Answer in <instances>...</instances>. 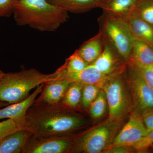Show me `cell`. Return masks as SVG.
Here are the masks:
<instances>
[{"label":"cell","mask_w":153,"mask_h":153,"mask_svg":"<svg viewBox=\"0 0 153 153\" xmlns=\"http://www.w3.org/2000/svg\"><path fill=\"white\" fill-rule=\"evenodd\" d=\"M19 26H29L40 32H55L68 19V12L47 0H20L13 12Z\"/></svg>","instance_id":"6da1fadb"},{"label":"cell","mask_w":153,"mask_h":153,"mask_svg":"<svg viewBox=\"0 0 153 153\" xmlns=\"http://www.w3.org/2000/svg\"><path fill=\"white\" fill-rule=\"evenodd\" d=\"M86 121L77 115L63 111L55 105L38 109L26 115V126L33 134L63 135L85 126Z\"/></svg>","instance_id":"7a4b0ae2"},{"label":"cell","mask_w":153,"mask_h":153,"mask_svg":"<svg viewBox=\"0 0 153 153\" xmlns=\"http://www.w3.org/2000/svg\"><path fill=\"white\" fill-rule=\"evenodd\" d=\"M57 78L55 71L44 74L33 68L4 73L0 80V101L10 104L22 101L27 97L32 89Z\"/></svg>","instance_id":"3957f363"},{"label":"cell","mask_w":153,"mask_h":153,"mask_svg":"<svg viewBox=\"0 0 153 153\" xmlns=\"http://www.w3.org/2000/svg\"><path fill=\"white\" fill-rule=\"evenodd\" d=\"M98 21L99 33L127 63L135 39L127 19L103 12Z\"/></svg>","instance_id":"277c9868"},{"label":"cell","mask_w":153,"mask_h":153,"mask_svg":"<svg viewBox=\"0 0 153 153\" xmlns=\"http://www.w3.org/2000/svg\"><path fill=\"white\" fill-rule=\"evenodd\" d=\"M123 74L111 76L102 88L108 106V120L110 121L121 123L133 109L131 96Z\"/></svg>","instance_id":"5b68a950"},{"label":"cell","mask_w":153,"mask_h":153,"mask_svg":"<svg viewBox=\"0 0 153 153\" xmlns=\"http://www.w3.org/2000/svg\"><path fill=\"white\" fill-rule=\"evenodd\" d=\"M120 123L107 120L82 135L74 147L78 153H99L111 145L120 127Z\"/></svg>","instance_id":"8992f818"},{"label":"cell","mask_w":153,"mask_h":153,"mask_svg":"<svg viewBox=\"0 0 153 153\" xmlns=\"http://www.w3.org/2000/svg\"><path fill=\"white\" fill-rule=\"evenodd\" d=\"M124 76L131 96L134 112L142 116L153 110V89L127 64Z\"/></svg>","instance_id":"52a82bcc"},{"label":"cell","mask_w":153,"mask_h":153,"mask_svg":"<svg viewBox=\"0 0 153 153\" xmlns=\"http://www.w3.org/2000/svg\"><path fill=\"white\" fill-rule=\"evenodd\" d=\"M69 138L59 135L40 136L32 134L22 153H63L71 148Z\"/></svg>","instance_id":"ba28073f"},{"label":"cell","mask_w":153,"mask_h":153,"mask_svg":"<svg viewBox=\"0 0 153 153\" xmlns=\"http://www.w3.org/2000/svg\"><path fill=\"white\" fill-rule=\"evenodd\" d=\"M130 114L128 121L115 137L107 149L118 146H131L149 132L145 126L141 116L134 111Z\"/></svg>","instance_id":"9c48e42d"},{"label":"cell","mask_w":153,"mask_h":153,"mask_svg":"<svg viewBox=\"0 0 153 153\" xmlns=\"http://www.w3.org/2000/svg\"><path fill=\"white\" fill-rule=\"evenodd\" d=\"M105 40L103 51L92 64L99 71L106 76H112L123 73L127 66L126 62L112 44Z\"/></svg>","instance_id":"30bf717a"},{"label":"cell","mask_w":153,"mask_h":153,"mask_svg":"<svg viewBox=\"0 0 153 153\" xmlns=\"http://www.w3.org/2000/svg\"><path fill=\"white\" fill-rule=\"evenodd\" d=\"M111 76L101 73L91 64L79 72L59 75L58 79H67L70 82H76L82 85L88 84L96 85L102 89Z\"/></svg>","instance_id":"8fae6325"},{"label":"cell","mask_w":153,"mask_h":153,"mask_svg":"<svg viewBox=\"0 0 153 153\" xmlns=\"http://www.w3.org/2000/svg\"><path fill=\"white\" fill-rule=\"evenodd\" d=\"M32 132L26 128L12 132L0 138V153H22Z\"/></svg>","instance_id":"7c38bea8"},{"label":"cell","mask_w":153,"mask_h":153,"mask_svg":"<svg viewBox=\"0 0 153 153\" xmlns=\"http://www.w3.org/2000/svg\"><path fill=\"white\" fill-rule=\"evenodd\" d=\"M44 85V83L36 88L32 94L22 101L0 109V120L26 117L28 109L33 105L38 94L42 91Z\"/></svg>","instance_id":"4fadbf2b"},{"label":"cell","mask_w":153,"mask_h":153,"mask_svg":"<svg viewBox=\"0 0 153 153\" xmlns=\"http://www.w3.org/2000/svg\"><path fill=\"white\" fill-rule=\"evenodd\" d=\"M105 43V39L99 33L84 42L75 51L88 64H92L101 54Z\"/></svg>","instance_id":"5bb4252c"},{"label":"cell","mask_w":153,"mask_h":153,"mask_svg":"<svg viewBox=\"0 0 153 153\" xmlns=\"http://www.w3.org/2000/svg\"><path fill=\"white\" fill-rule=\"evenodd\" d=\"M135 39L153 47V27L133 11L126 19Z\"/></svg>","instance_id":"9a60e30c"},{"label":"cell","mask_w":153,"mask_h":153,"mask_svg":"<svg viewBox=\"0 0 153 153\" xmlns=\"http://www.w3.org/2000/svg\"><path fill=\"white\" fill-rule=\"evenodd\" d=\"M70 82L68 79L59 78L46 82L41 100L48 105H57L63 100Z\"/></svg>","instance_id":"2e32d148"},{"label":"cell","mask_w":153,"mask_h":153,"mask_svg":"<svg viewBox=\"0 0 153 153\" xmlns=\"http://www.w3.org/2000/svg\"><path fill=\"white\" fill-rule=\"evenodd\" d=\"M68 13H82L99 7V0H47Z\"/></svg>","instance_id":"e0dca14e"},{"label":"cell","mask_w":153,"mask_h":153,"mask_svg":"<svg viewBox=\"0 0 153 153\" xmlns=\"http://www.w3.org/2000/svg\"><path fill=\"white\" fill-rule=\"evenodd\" d=\"M139 0H109L99 8L103 12L127 19L134 10Z\"/></svg>","instance_id":"ac0fdd59"},{"label":"cell","mask_w":153,"mask_h":153,"mask_svg":"<svg viewBox=\"0 0 153 153\" xmlns=\"http://www.w3.org/2000/svg\"><path fill=\"white\" fill-rule=\"evenodd\" d=\"M129 62L141 65L153 64V47L143 41L135 39L127 63Z\"/></svg>","instance_id":"d6986e66"},{"label":"cell","mask_w":153,"mask_h":153,"mask_svg":"<svg viewBox=\"0 0 153 153\" xmlns=\"http://www.w3.org/2000/svg\"><path fill=\"white\" fill-rule=\"evenodd\" d=\"M88 65L75 51L55 72L58 76L61 74L76 73L85 69Z\"/></svg>","instance_id":"ffe728a7"},{"label":"cell","mask_w":153,"mask_h":153,"mask_svg":"<svg viewBox=\"0 0 153 153\" xmlns=\"http://www.w3.org/2000/svg\"><path fill=\"white\" fill-rule=\"evenodd\" d=\"M83 85L75 82H71L62 100L63 105L75 108L81 101Z\"/></svg>","instance_id":"44dd1931"},{"label":"cell","mask_w":153,"mask_h":153,"mask_svg":"<svg viewBox=\"0 0 153 153\" xmlns=\"http://www.w3.org/2000/svg\"><path fill=\"white\" fill-rule=\"evenodd\" d=\"M107 106L105 92L102 89L95 100L89 106V113L91 117L98 119L102 117L106 111Z\"/></svg>","instance_id":"7402d4cb"},{"label":"cell","mask_w":153,"mask_h":153,"mask_svg":"<svg viewBox=\"0 0 153 153\" xmlns=\"http://www.w3.org/2000/svg\"><path fill=\"white\" fill-rule=\"evenodd\" d=\"M134 11L153 27V0H139Z\"/></svg>","instance_id":"603a6c76"},{"label":"cell","mask_w":153,"mask_h":153,"mask_svg":"<svg viewBox=\"0 0 153 153\" xmlns=\"http://www.w3.org/2000/svg\"><path fill=\"white\" fill-rule=\"evenodd\" d=\"M101 89V88L96 85L88 84L83 85L80 102L83 108L89 107L98 96Z\"/></svg>","instance_id":"cb8c5ba5"},{"label":"cell","mask_w":153,"mask_h":153,"mask_svg":"<svg viewBox=\"0 0 153 153\" xmlns=\"http://www.w3.org/2000/svg\"><path fill=\"white\" fill-rule=\"evenodd\" d=\"M127 64L136 71L148 85L153 89V64L141 65L129 62Z\"/></svg>","instance_id":"d4e9b609"},{"label":"cell","mask_w":153,"mask_h":153,"mask_svg":"<svg viewBox=\"0 0 153 153\" xmlns=\"http://www.w3.org/2000/svg\"><path fill=\"white\" fill-rule=\"evenodd\" d=\"M26 128V117L22 119H8L0 122V133H10L20 129Z\"/></svg>","instance_id":"484cf974"},{"label":"cell","mask_w":153,"mask_h":153,"mask_svg":"<svg viewBox=\"0 0 153 153\" xmlns=\"http://www.w3.org/2000/svg\"><path fill=\"white\" fill-rule=\"evenodd\" d=\"M20 0H0V17H9L13 14L16 5Z\"/></svg>","instance_id":"4316f807"},{"label":"cell","mask_w":153,"mask_h":153,"mask_svg":"<svg viewBox=\"0 0 153 153\" xmlns=\"http://www.w3.org/2000/svg\"><path fill=\"white\" fill-rule=\"evenodd\" d=\"M153 144V131H152L134 144L131 147L137 151H143L147 149Z\"/></svg>","instance_id":"83f0119b"},{"label":"cell","mask_w":153,"mask_h":153,"mask_svg":"<svg viewBox=\"0 0 153 153\" xmlns=\"http://www.w3.org/2000/svg\"><path fill=\"white\" fill-rule=\"evenodd\" d=\"M141 116L148 131H153V110L145 113Z\"/></svg>","instance_id":"f1b7e54d"},{"label":"cell","mask_w":153,"mask_h":153,"mask_svg":"<svg viewBox=\"0 0 153 153\" xmlns=\"http://www.w3.org/2000/svg\"><path fill=\"white\" fill-rule=\"evenodd\" d=\"M133 148L130 146H118L110 148L105 151V153H130Z\"/></svg>","instance_id":"f546056e"},{"label":"cell","mask_w":153,"mask_h":153,"mask_svg":"<svg viewBox=\"0 0 153 153\" xmlns=\"http://www.w3.org/2000/svg\"><path fill=\"white\" fill-rule=\"evenodd\" d=\"M108 1H109V0H99L100 5L99 8L100 7V6L102 4Z\"/></svg>","instance_id":"4dcf8cb0"},{"label":"cell","mask_w":153,"mask_h":153,"mask_svg":"<svg viewBox=\"0 0 153 153\" xmlns=\"http://www.w3.org/2000/svg\"><path fill=\"white\" fill-rule=\"evenodd\" d=\"M9 133H0V138L3 137Z\"/></svg>","instance_id":"1f68e13d"},{"label":"cell","mask_w":153,"mask_h":153,"mask_svg":"<svg viewBox=\"0 0 153 153\" xmlns=\"http://www.w3.org/2000/svg\"><path fill=\"white\" fill-rule=\"evenodd\" d=\"M4 74V72H3L2 71L0 70V80L1 79L2 77L3 74Z\"/></svg>","instance_id":"d6a6232c"}]
</instances>
